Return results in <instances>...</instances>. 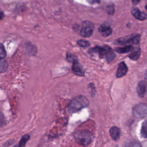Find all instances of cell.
Returning <instances> with one entry per match:
<instances>
[{"mask_svg":"<svg viewBox=\"0 0 147 147\" xmlns=\"http://www.w3.org/2000/svg\"><path fill=\"white\" fill-rule=\"evenodd\" d=\"M89 102L88 99L84 96H78L74 98L68 105V109L72 112H76L83 108L88 106Z\"/></svg>","mask_w":147,"mask_h":147,"instance_id":"cell-1","label":"cell"},{"mask_svg":"<svg viewBox=\"0 0 147 147\" xmlns=\"http://www.w3.org/2000/svg\"><path fill=\"white\" fill-rule=\"evenodd\" d=\"M74 138L78 144L83 146H86L89 145L92 141L93 136L90 131L82 129L75 133Z\"/></svg>","mask_w":147,"mask_h":147,"instance_id":"cell-2","label":"cell"},{"mask_svg":"<svg viewBox=\"0 0 147 147\" xmlns=\"http://www.w3.org/2000/svg\"><path fill=\"white\" fill-rule=\"evenodd\" d=\"M140 36L139 34L130 35L117 39L115 41V44L118 45H125L127 44H138L140 42Z\"/></svg>","mask_w":147,"mask_h":147,"instance_id":"cell-3","label":"cell"},{"mask_svg":"<svg viewBox=\"0 0 147 147\" xmlns=\"http://www.w3.org/2000/svg\"><path fill=\"white\" fill-rule=\"evenodd\" d=\"M94 29V24L88 21L83 22L82 28L80 30V34L84 37H89L92 36Z\"/></svg>","mask_w":147,"mask_h":147,"instance_id":"cell-4","label":"cell"},{"mask_svg":"<svg viewBox=\"0 0 147 147\" xmlns=\"http://www.w3.org/2000/svg\"><path fill=\"white\" fill-rule=\"evenodd\" d=\"M133 114L137 118H144L147 116V105L140 103L134 106L133 110Z\"/></svg>","mask_w":147,"mask_h":147,"instance_id":"cell-5","label":"cell"},{"mask_svg":"<svg viewBox=\"0 0 147 147\" xmlns=\"http://www.w3.org/2000/svg\"><path fill=\"white\" fill-rule=\"evenodd\" d=\"M111 48L107 45H105L103 47L97 46L90 49L89 52L91 53H96L99 55L100 58L103 57L105 56H107L111 52Z\"/></svg>","mask_w":147,"mask_h":147,"instance_id":"cell-6","label":"cell"},{"mask_svg":"<svg viewBox=\"0 0 147 147\" xmlns=\"http://www.w3.org/2000/svg\"><path fill=\"white\" fill-rule=\"evenodd\" d=\"M131 12L133 16L137 20L142 21L147 18V14L144 12L141 11L137 7H133L131 10Z\"/></svg>","mask_w":147,"mask_h":147,"instance_id":"cell-7","label":"cell"},{"mask_svg":"<svg viewBox=\"0 0 147 147\" xmlns=\"http://www.w3.org/2000/svg\"><path fill=\"white\" fill-rule=\"evenodd\" d=\"M98 31L103 37H107L111 34L112 29L108 24H103L99 28Z\"/></svg>","mask_w":147,"mask_h":147,"instance_id":"cell-8","label":"cell"},{"mask_svg":"<svg viewBox=\"0 0 147 147\" xmlns=\"http://www.w3.org/2000/svg\"><path fill=\"white\" fill-rule=\"evenodd\" d=\"M72 72L78 76H83L84 74V71L83 67L78 63V61L73 63L72 65Z\"/></svg>","mask_w":147,"mask_h":147,"instance_id":"cell-9","label":"cell"},{"mask_svg":"<svg viewBox=\"0 0 147 147\" xmlns=\"http://www.w3.org/2000/svg\"><path fill=\"white\" fill-rule=\"evenodd\" d=\"M127 71V67L124 62H121L119 63L118 67V69L116 73V76L117 78H121L126 75Z\"/></svg>","mask_w":147,"mask_h":147,"instance_id":"cell-10","label":"cell"},{"mask_svg":"<svg viewBox=\"0 0 147 147\" xmlns=\"http://www.w3.org/2000/svg\"><path fill=\"white\" fill-rule=\"evenodd\" d=\"M137 91L138 95L141 97H143L145 95L146 92V84L144 81H141L138 83Z\"/></svg>","mask_w":147,"mask_h":147,"instance_id":"cell-11","label":"cell"},{"mask_svg":"<svg viewBox=\"0 0 147 147\" xmlns=\"http://www.w3.org/2000/svg\"><path fill=\"white\" fill-rule=\"evenodd\" d=\"M110 134L114 140L117 141L119 139L120 137L121 130L118 127L116 126H113L110 130Z\"/></svg>","mask_w":147,"mask_h":147,"instance_id":"cell-12","label":"cell"},{"mask_svg":"<svg viewBox=\"0 0 147 147\" xmlns=\"http://www.w3.org/2000/svg\"><path fill=\"white\" fill-rule=\"evenodd\" d=\"M25 51L29 56H34L37 53L36 47L31 43H26L25 45Z\"/></svg>","mask_w":147,"mask_h":147,"instance_id":"cell-13","label":"cell"},{"mask_svg":"<svg viewBox=\"0 0 147 147\" xmlns=\"http://www.w3.org/2000/svg\"><path fill=\"white\" fill-rule=\"evenodd\" d=\"M133 49V47L131 45H128L123 47H119L115 48V51L120 53H127L131 51H132Z\"/></svg>","mask_w":147,"mask_h":147,"instance_id":"cell-14","label":"cell"},{"mask_svg":"<svg viewBox=\"0 0 147 147\" xmlns=\"http://www.w3.org/2000/svg\"><path fill=\"white\" fill-rule=\"evenodd\" d=\"M8 68L7 62L3 59L0 58V74L5 72Z\"/></svg>","mask_w":147,"mask_h":147,"instance_id":"cell-15","label":"cell"},{"mask_svg":"<svg viewBox=\"0 0 147 147\" xmlns=\"http://www.w3.org/2000/svg\"><path fill=\"white\" fill-rule=\"evenodd\" d=\"M141 55V50L140 48L137 49L136 51L132 52L129 55V57L133 60H137Z\"/></svg>","mask_w":147,"mask_h":147,"instance_id":"cell-16","label":"cell"},{"mask_svg":"<svg viewBox=\"0 0 147 147\" xmlns=\"http://www.w3.org/2000/svg\"><path fill=\"white\" fill-rule=\"evenodd\" d=\"M141 134L143 137L147 138V119L142 123L141 129Z\"/></svg>","mask_w":147,"mask_h":147,"instance_id":"cell-17","label":"cell"},{"mask_svg":"<svg viewBox=\"0 0 147 147\" xmlns=\"http://www.w3.org/2000/svg\"><path fill=\"white\" fill-rule=\"evenodd\" d=\"M29 138H30V136L29 134H25L24 136H23L20 141L18 146L20 147L24 146L26 144L27 141L29 140Z\"/></svg>","mask_w":147,"mask_h":147,"instance_id":"cell-18","label":"cell"},{"mask_svg":"<svg viewBox=\"0 0 147 147\" xmlns=\"http://www.w3.org/2000/svg\"><path fill=\"white\" fill-rule=\"evenodd\" d=\"M67 59L68 61L69 62H71V63H74L75 61H78V58L76 56H75L74 55H72L71 53H67Z\"/></svg>","mask_w":147,"mask_h":147,"instance_id":"cell-19","label":"cell"},{"mask_svg":"<svg viewBox=\"0 0 147 147\" xmlns=\"http://www.w3.org/2000/svg\"><path fill=\"white\" fill-rule=\"evenodd\" d=\"M6 52L3 45L0 43V58L4 59L6 57Z\"/></svg>","mask_w":147,"mask_h":147,"instance_id":"cell-20","label":"cell"},{"mask_svg":"<svg viewBox=\"0 0 147 147\" xmlns=\"http://www.w3.org/2000/svg\"><path fill=\"white\" fill-rule=\"evenodd\" d=\"M77 43L79 46L82 47H87L90 45V44L87 41L84 40H79L78 41Z\"/></svg>","mask_w":147,"mask_h":147,"instance_id":"cell-21","label":"cell"},{"mask_svg":"<svg viewBox=\"0 0 147 147\" xmlns=\"http://www.w3.org/2000/svg\"><path fill=\"white\" fill-rule=\"evenodd\" d=\"M6 125V119L5 117L1 111H0V127Z\"/></svg>","mask_w":147,"mask_h":147,"instance_id":"cell-22","label":"cell"},{"mask_svg":"<svg viewBox=\"0 0 147 147\" xmlns=\"http://www.w3.org/2000/svg\"><path fill=\"white\" fill-rule=\"evenodd\" d=\"M107 12L110 14H113L114 12V6L113 4H110L106 7Z\"/></svg>","mask_w":147,"mask_h":147,"instance_id":"cell-23","label":"cell"},{"mask_svg":"<svg viewBox=\"0 0 147 147\" xmlns=\"http://www.w3.org/2000/svg\"><path fill=\"white\" fill-rule=\"evenodd\" d=\"M115 55L114 53H112V52H110L109 55H107L106 57V60L108 63H110L115 58Z\"/></svg>","mask_w":147,"mask_h":147,"instance_id":"cell-24","label":"cell"},{"mask_svg":"<svg viewBox=\"0 0 147 147\" xmlns=\"http://www.w3.org/2000/svg\"><path fill=\"white\" fill-rule=\"evenodd\" d=\"M86 1L91 5H95L100 3V0H86Z\"/></svg>","mask_w":147,"mask_h":147,"instance_id":"cell-25","label":"cell"},{"mask_svg":"<svg viewBox=\"0 0 147 147\" xmlns=\"http://www.w3.org/2000/svg\"><path fill=\"white\" fill-rule=\"evenodd\" d=\"M131 1H132V2H133V3L134 5H136V4H137L139 2V1L140 0H131Z\"/></svg>","mask_w":147,"mask_h":147,"instance_id":"cell-26","label":"cell"},{"mask_svg":"<svg viewBox=\"0 0 147 147\" xmlns=\"http://www.w3.org/2000/svg\"><path fill=\"white\" fill-rule=\"evenodd\" d=\"M3 14H2V13H1V12H0V19H2V18H3Z\"/></svg>","mask_w":147,"mask_h":147,"instance_id":"cell-27","label":"cell"},{"mask_svg":"<svg viewBox=\"0 0 147 147\" xmlns=\"http://www.w3.org/2000/svg\"><path fill=\"white\" fill-rule=\"evenodd\" d=\"M145 78H146V79L147 80V71H146V73H145Z\"/></svg>","mask_w":147,"mask_h":147,"instance_id":"cell-28","label":"cell"},{"mask_svg":"<svg viewBox=\"0 0 147 147\" xmlns=\"http://www.w3.org/2000/svg\"><path fill=\"white\" fill-rule=\"evenodd\" d=\"M145 8H146V10H147V5H146V6H145Z\"/></svg>","mask_w":147,"mask_h":147,"instance_id":"cell-29","label":"cell"}]
</instances>
